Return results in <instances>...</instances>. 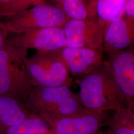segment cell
Instances as JSON below:
<instances>
[{
    "label": "cell",
    "mask_w": 134,
    "mask_h": 134,
    "mask_svg": "<svg viewBox=\"0 0 134 134\" xmlns=\"http://www.w3.org/2000/svg\"><path fill=\"white\" fill-rule=\"evenodd\" d=\"M56 6L68 19L85 20L91 18L88 0H57Z\"/></svg>",
    "instance_id": "2e32d148"
},
{
    "label": "cell",
    "mask_w": 134,
    "mask_h": 134,
    "mask_svg": "<svg viewBox=\"0 0 134 134\" xmlns=\"http://www.w3.org/2000/svg\"><path fill=\"white\" fill-rule=\"evenodd\" d=\"M103 50L89 48L64 47L54 51L75 78L82 77L100 67Z\"/></svg>",
    "instance_id": "9c48e42d"
},
{
    "label": "cell",
    "mask_w": 134,
    "mask_h": 134,
    "mask_svg": "<svg viewBox=\"0 0 134 134\" xmlns=\"http://www.w3.org/2000/svg\"><path fill=\"white\" fill-rule=\"evenodd\" d=\"M104 25L103 22L95 18L68 19L62 27L66 39L65 47L103 50Z\"/></svg>",
    "instance_id": "52a82bcc"
},
{
    "label": "cell",
    "mask_w": 134,
    "mask_h": 134,
    "mask_svg": "<svg viewBox=\"0 0 134 134\" xmlns=\"http://www.w3.org/2000/svg\"><path fill=\"white\" fill-rule=\"evenodd\" d=\"M68 19L56 6L34 5L8 17L4 21L10 34H19L38 29L63 27Z\"/></svg>",
    "instance_id": "5b68a950"
},
{
    "label": "cell",
    "mask_w": 134,
    "mask_h": 134,
    "mask_svg": "<svg viewBox=\"0 0 134 134\" xmlns=\"http://www.w3.org/2000/svg\"><path fill=\"white\" fill-rule=\"evenodd\" d=\"M75 81L80 87L78 94L85 109L108 112L127 107L124 96L103 64L86 75L76 78Z\"/></svg>",
    "instance_id": "6da1fadb"
},
{
    "label": "cell",
    "mask_w": 134,
    "mask_h": 134,
    "mask_svg": "<svg viewBox=\"0 0 134 134\" xmlns=\"http://www.w3.org/2000/svg\"><path fill=\"white\" fill-rule=\"evenodd\" d=\"M27 49L8 39L0 48V95L24 103L33 86L24 70Z\"/></svg>",
    "instance_id": "7a4b0ae2"
},
{
    "label": "cell",
    "mask_w": 134,
    "mask_h": 134,
    "mask_svg": "<svg viewBox=\"0 0 134 134\" xmlns=\"http://www.w3.org/2000/svg\"><path fill=\"white\" fill-rule=\"evenodd\" d=\"M102 64L109 70L124 96L127 107L134 111V49L133 46L108 55Z\"/></svg>",
    "instance_id": "ba28073f"
},
{
    "label": "cell",
    "mask_w": 134,
    "mask_h": 134,
    "mask_svg": "<svg viewBox=\"0 0 134 134\" xmlns=\"http://www.w3.org/2000/svg\"><path fill=\"white\" fill-rule=\"evenodd\" d=\"M127 0H88L92 18L105 23L124 16Z\"/></svg>",
    "instance_id": "4fadbf2b"
},
{
    "label": "cell",
    "mask_w": 134,
    "mask_h": 134,
    "mask_svg": "<svg viewBox=\"0 0 134 134\" xmlns=\"http://www.w3.org/2000/svg\"><path fill=\"white\" fill-rule=\"evenodd\" d=\"M106 124L109 127L106 134H134V111L127 107L114 111Z\"/></svg>",
    "instance_id": "9a60e30c"
},
{
    "label": "cell",
    "mask_w": 134,
    "mask_h": 134,
    "mask_svg": "<svg viewBox=\"0 0 134 134\" xmlns=\"http://www.w3.org/2000/svg\"><path fill=\"white\" fill-rule=\"evenodd\" d=\"M24 66L33 86L70 87L73 85L67 67L54 51H37L25 59Z\"/></svg>",
    "instance_id": "277c9868"
},
{
    "label": "cell",
    "mask_w": 134,
    "mask_h": 134,
    "mask_svg": "<svg viewBox=\"0 0 134 134\" xmlns=\"http://www.w3.org/2000/svg\"><path fill=\"white\" fill-rule=\"evenodd\" d=\"M10 34L7 29L4 21H0V48L5 44L8 39Z\"/></svg>",
    "instance_id": "d6986e66"
},
{
    "label": "cell",
    "mask_w": 134,
    "mask_h": 134,
    "mask_svg": "<svg viewBox=\"0 0 134 134\" xmlns=\"http://www.w3.org/2000/svg\"><path fill=\"white\" fill-rule=\"evenodd\" d=\"M32 114L21 102L0 95V134Z\"/></svg>",
    "instance_id": "7c38bea8"
},
{
    "label": "cell",
    "mask_w": 134,
    "mask_h": 134,
    "mask_svg": "<svg viewBox=\"0 0 134 134\" xmlns=\"http://www.w3.org/2000/svg\"><path fill=\"white\" fill-rule=\"evenodd\" d=\"M35 114H71L85 108L78 93L67 86H33L24 103Z\"/></svg>",
    "instance_id": "3957f363"
},
{
    "label": "cell",
    "mask_w": 134,
    "mask_h": 134,
    "mask_svg": "<svg viewBox=\"0 0 134 134\" xmlns=\"http://www.w3.org/2000/svg\"><path fill=\"white\" fill-rule=\"evenodd\" d=\"M22 0H0V16L9 17L20 12Z\"/></svg>",
    "instance_id": "e0dca14e"
},
{
    "label": "cell",
    "mask_w": 134,
    "mask_h": 134,
    "mask_svg": "<svg viewBox=\"0 0 134 134\" xmlns=\"http://www.w3.org/2000/svg\"><path fill=\"white\" fill-rule=\"evenodd\" d=\"M54 134H101V129L108 119V112L85 108L69 115L42 113Z\"/></svg>",
    "instance_id": "8992f818"
},
{
    "label": "cell",
    "mask_w": 134,
    "mask_h": 134,
    "mask_svg": "<svg viewBox=\"0 0 134 134\" xmlns=\"http://www.w3.org/2000/svg\"><path fill=\"white\" fill-rule=\"evenodd\" d=\"M10 41L15 45L34 49L39 51L52 52L65 46L66 39L62 27L38 29L15 34Z\"/></svg>",
    "instance_id": "30bf717a"
},
{
    "label": "cell",
    "mask_w": 134,
    "mask_h": 134,
    "mask_svg": "<svg viewBox=\"0 0 134 134\" xmlns=\"http://www.w3.org/2000/svg\"><path fill=\"white\" fill-rule=\"evenodd\" d=\"M124 16L130 21L134 23V0H127Z\"/></svg>",
    "instance_id": "ac0fdd59"
},
{
    "label": "cell",
    "mask_w": 134,
    "mask_h": 134,
    "mask_svg": "<svg viewBox=\"0 0 134 134\" xmlns=\"http://www.w3.org/2000/svg\"><path fill=\"white\" fill-rule=\"evenodd\" d=\"M45 3L46 0H22L20 4V11L29 8L34 5Z\"/></svg>",
    "instance_id": "ffe728a7"
},
{
    "label": "cell",
    "mask_w": 134,
    "mask_h": 134,
    "mask_svg": "<svg viewBox=\"0 0 134 134\" xmlns=\"http://www.w3.org/2000/svg\"><path fill=\"white\" fill-rule=\"evenodd\" d=\"M2 134H54L47 121L40 115L33 113Z\"/></svg>",
    "instance_id": "5bb4252c"
},
{
    "label": "cell",
    "mask_w": 134,
    "mask_h": 134,
    "mask_svg": "<svg viewBox=\"0 0 134 134\" xmlns=\"http://www.w3.org/2000/svg\"><path fill=\"white\" fill-rule=\"evenodd\" d=\"M134 41V23L123 16L104 23L102 47L108 55L132 47Z\"/></svg>",
    "instance_id": "8fae6325"
}]
</instances>
